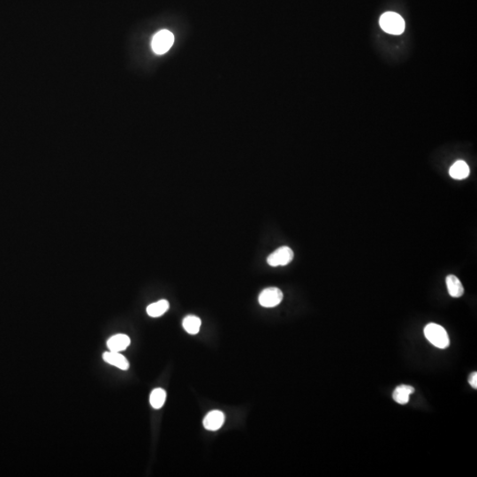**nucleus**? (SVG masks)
Masks as SVG:
<instances>
[{
  "mask_svg": "<svg viewBox=\"0 0 477 477\" xmlns=\"http://www.w3.org/2000/svg\"><path fill=\"white\" fill-rule=\"evenodd\" d=\"M225 415L223 412L219 410H213L208 413L204 419V427L210 431L219 430L223 426L225 423Z\"/></svg>",
  "mask_w": 477,
  "mask_h": 477,
  "instance_id": "obj_6",
  "label": "nucleus"
},
{
  "mask_svg": "<svg viewBox=\"0 0 477 477\" xmlns=\"http://www.w3.org/2000/svg\"><path fill=\"white\" fill-rule=\"evenodd\" d=\"M449 173L455 180H464L470 175V167L464 161L459 160L452 165Z\"/></svg>",
  "mask_w": 477,
  "mask_h": 477,
  "instance_id": "obj_11",
  "label": "nucleus"
},
{
  "mask_svg": "<svg viewBox=\"0 0 477 477\" xmlns=\"http://www.w3.org/2000/svg\"><path fill=\"white\" fill-rule=\"evenodd\" d=\"M424 335L436 348L446 349L450 345V340L446 329L438 324L430 323L427 325L424 328Z\"/></svg>",
  "mask_w": 477,
  "mask_h": 477,
  "instance_id": "obj_1",
  "label": "nucleus"
},
{
  "mask_svg": "<svg viewBox=\"0 0 477 477\" xmlns=\"http://www.w3.org/2000/svg\"><path fill=\"white\" fill-rule=\"evenodd\" d=\"M293 259V252L289 246H281L274 251L267 258V262L272 267L287 265Z\"/></svg>",
  "mask_w": 477,
  "mask_h": 477,
  "instance_id": "obj_5",
  "label": "nucleus"
},
{
  "mask_svg": "<svg viewBox=\"0 0 477 477\" xmlns=\"http://www.w3.org/2000/svg\"><path fill=\"white\" fill-rule=\"evenodd\" d=\"M174 42V36L168 30H161L157 32L153 37L152 50L157 54H164L172 47V43Z\"/></svg>",
  "mask_w": 477,
  "mask_h": 477,
  "instance_id": "obj_3",
  "label": "nucleus"
},
{
  "mask_svg": "<svg viewBox=\"0 0 477 477\" xmlns=\"http://www.w3.org/2000/svg\"><path fill=\"white\" fill-rule=\"evenodd\" d=\"M130 338L125 334H117L110 338L107 341V348L109 351L113 352H121L128 348L130 345Z\"/></svg>",
  "mask_w": 477,
  "mask_h": 477,
  "instance_id": "obj_8",
  "label": "nucleus"
},
{
  "mask_svg": "<svg viewBox=\"0 0 477 477\" xmlns=\"http://www.w3.org/2000/svg\"><path fill=\"white\" fill-rule=\"evenodd\" d=\"M201 325H202V321L199 317L196 316H188L185 317L182 323L185 331L192 335H195L199 333Z\"/></svg>",
  "mask_w": 477,
  "mask_h": 477,
  "instance_id": "obj_13",
  "label": "nucleus"
},
{
  "mask_svg": "<svg viewBox=\"0 0 477 477\" xmlns=\"http://www.w3.org/2000/svg\"><path fill=\"white\" fill-rule=\"evenodd\" d=\"M446 285L448 293L452 297H462L464 293V287L462 286V282L454 275H449L446 278Z\"/></svg>",
  "mask_w": 477,
  "mask_h": 477,
  "instance_id": "obj_10",
  "label": "nucleus"
},
{
  "mask_svg": "<svg viewBox=\"0 0 477 477\" xmlns=\"http://www.w3.org/2000/svg\"><path fill=\"white\" fill-rule=\"evenodd\" d=\"M165 399H166V392L164 389H161V388L154 389L149 396L150 405L155 409H160L161 407L164 406Z\"/></svg>",
  "mask_w": 477,
  "mask_h": 477,
  "instance_id": "obj_14",
  "label": "nucleus"
},
{
  "mask_svg": "<svg viewBox=\"0 0 477 477\" xmlns=\"http://www.w3.org/2000/svg\"><path fill=\"white\" fill-rule=\"evenodd\" d=\"M469 382H470V385L474 388V389H477V372H473L471 375H470V379H469Z\"/></svg>",
  "mask_w": 477,
  "mask_h": 477,
  "instance_id": "obj_15",
  "label": "nucleus"
},
{
  "mask_svg": "<svg viewBox=\"0 0 477 477\" xmlns=\"http://www.w3.org/2000/svg\"><path fill=\"white\" fill-rule=\"evenodd\" d=\"M103 359L107 363L111 364L122 370H127L129 368L128 360L125 356L119 354V352H113V351L106 352L103 355Z\"/></svg>",
  "mask_w": 477,
  "mask_h": 477,
  "instance_id": "obj_7",
  "label": "nucleus"
},
{
  "mask_svg": "<svg viewBox=\"0 0 477 477\" xmlns=\"http://www.w3.org/2000/svg\"><path fill=\"white\" fill-rule=\"evenodd\" d=\"M283 297L281 290L277 287H269L259 294L258 301L260 305L264 308H274L280 304Z\"/></svg>",
  "mask_w": 477,
  "mask_h": 477,
  "instance_id": "obj_4",
  "label": "nucleus"
},
{
  "mask_svg": "<svg viewBox=\"0 0 477 477\" xmlns=\"http://www.w3.org/2000/svg\"><path fill=\"white\" fill-rule=\"evenodd\" d=\"M380 26L383 31L391 35H400L405 30V21L402 17L393 12H385L381 16Z\"/></svg>",
  "mask_w": 477,
  "mask_h": 477,
  "instance_id": "obj_2",
  "label": "nucleus"
},
{
  "mask_svg": "<svg viewBox=\"0 0 477 477\" xmlns=\"http://www.w3.org/2000/svg\"><path fill=\"white\" fill-rule=\"evenodd\" d=\"M169 302L166 300H161L151 303L150 305L147 307V314L149 317H159L163 316L169 309Z\"/></svg>",
  "mask_w": 477,
  "mask_h": 477,
  "instance_id": "obj_12",
  "label": "nucleus"
},
{
  "mask_svg": "<svg viewBox=\"0 0 477 477\" xmlns=\"http://www.w3.org/2000/svg\"><path fill=\"white\" fill-rule=\"evenodd\" d=\"M415 392V388L407 384H401L392 393V398L396 402L400 405H406L409 401V398L412 393Z\"/></svg>",
  "mask_w": 477,
  "mask_h": 477,
  "instance_id": "obj_9",
  "label": "nucleus"
}]
</instances>
